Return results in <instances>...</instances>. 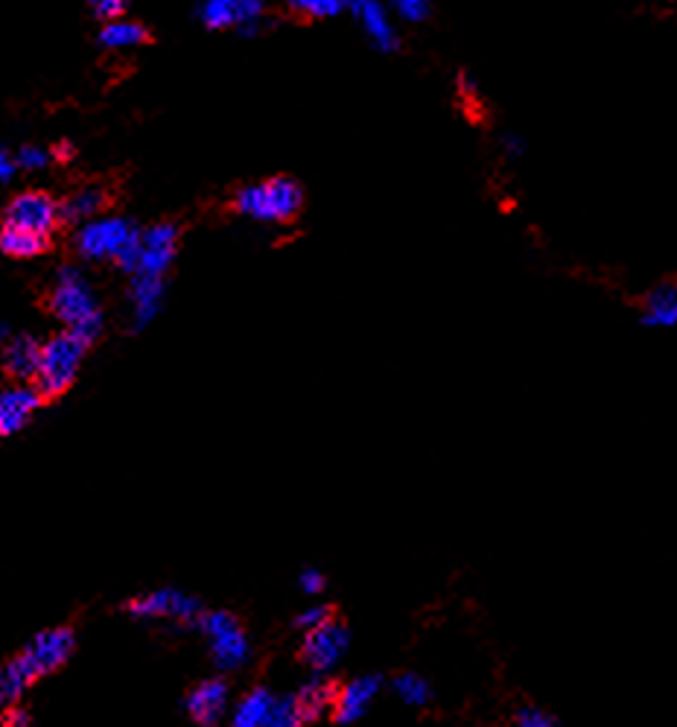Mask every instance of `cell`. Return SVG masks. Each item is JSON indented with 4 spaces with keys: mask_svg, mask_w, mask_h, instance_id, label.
Masks as SVG:
<instances>
[{
    "mask_svg": "<svg viewBox=\"0 0 677 727\" xmlns=\"http://www.w3.org/2000/svg\"><path fill=\"white\" fill-rule=\"evenodd\" d=\"M50 310L62 321L68 334L82 339L85 345L96 342L105 328V316L100 310V298H96L91 280L85 278L80 266H62L50 289Z\"/></svg>",
    "mask_w": 677,
    "mask_h": 727,
    "instance_id": "obj_1",
    "label": "cell"
},
{
    "mask_svg": "<svg viewBox=\"0 0 677 727\" xmlns=\"http://www.w3.org/2000/svg\"><path fill=\"white\" fill-rule=\"evenodd\" d=\"M304 208V187L289 176L264 178L239 187L234 196V211L252 223L280 225L293 223Z\"/></svg>",
    "mask_w": 677,
    "mask_h": 727,
    "instance_id": "obj_2",
    "label": "cell"
},
{
    "mask_svg": "<svg viewBox=\"0 0 677 727\" xmlns=\"http://www.w3.org/2000/svg\"><path fill=\"white\" fill-rule=\"evenodd\" d=\"M178 225L158 223L137 234L135 246L129 248L126 257L120 260V269H126L129 278L144 280H167V273L173 269L178 252Z\"/></svg>",
    "mask_w": 677,
    "mask_h": 727,
    "instance_id": "obj_3",
    "label": "cell"
},
{
    "mask_svg": "<svg viewBox=\"0 0 677 727\" xmlns=\"http://www.w3.org/2000/svg\"><path fill=\"white\" fill-rule=\"evenodd\" d=\"M85 351L89 345L71 336L68 330L48 342L41 345V362H39V375H35V389H39L44 398H57L64 395L73 386L76 375H80L82 360H85Z\"/></svg>",
    "mask_w": 677,
    "mask_h": 727,
    "instance_id": "obj_4",
    "label": "cell"
},
{
    "mask_svg": "<svg viewBox=\"0 0 677 727\" xmlns=\"http://www.w3.org/2000/svg\"><path fill=\"white\" fill-rule=\"evenodd\" d=\"M137 234L141 232L129 223L126 216L109 214L82 223L73 243H76V252L85 260H114V264H120L129 248L135 246Z\"/></svg>",
    "mask_w": 677,
    "mask_h": 727,
    "instance_id": "obj_5",
    "label": "cell"
},
{
    "mask_svg": "<svg viewBox=\"0 0 677 727\" xmlns=\"http://www.w3.org/2000/svg\"><path fill=\"white\" fill-rule=\"evenodd\" d=\"M199 632L205 634L214 664L223 672H237L248 664L252 657V643H248L246 628L237 623V616L225 611H211L199 616Z\"/></svg>",
    "mask_w": 677,
    "mask_h": 727,
    "instance_id": "obj_6",
    "label": "cell"
},
{
    "mask_svg": "<svg viewBox=\"0 0 677 727\" xmlns=\"http://www.w3.org/2000/svg\"><path fill=\"white\" fill-rule=\"evenodd\" d=\"M73 646H76V639H73L71 628H48V632L35 634L24 646V652L12 657V664L18 666V672L32 687L44 675L62 669L68 664V657L73 655Z\"/></svg>",
    "mask_w": 677,
    "mask_h": 727,
    "instance_id": "obj_7",
    "label": "cell"
},
{
    "mask_svg": "<svg viewBox=\"0 0 677 727\" xmlns=\"http://www.w3.org/2000/svg\"><path fill=\"white\" fill-rule=\"evenodd\" d=\"M129 614L135 620H164V623H199L205 614L196 596L176 591V587H161V591L141 593L137 600L129 602Z\"/></svg>",
    "mask_w": 677,
    "mask_h": 727,
    "instance_id": "obj_8",
    "label": "cell"
},
{
    "mask_svg": "<svg viewBox=\"0 0 677 727\" xmlns=\"http://www.w3.org/2000/svg\"><path fill=\"white\" fill-rule=\"evenodd\" d=\"M348 648H351V632H348V625L327 620L319 628L304 632L301 657L304 664L310 666L316 675H327V672H334L336 666L342 664Z\"/></svg>",
    "mask_w": 677,
    "mask_h": 727,
    "instance_id": "obj_9",
    "label": "cell"
},
{
    "mask_svg": "<svg viewBox=\"0 0 677 727\" xmlns=\"http://www.w3.org/2000/svg\"><path fill=\"white\" fill-rule=\"evenodd\" d=\"M3 223L53 237V232L62 225V211H59V202L50 193L27 191L9 199L7 211H3Z\"/></svg>",
    "mask_w": 677,
    "mask_h": 727,
    "instance_id": "obj_10",
    "label": "cell"
},
{
    "mask_svg": "<svg viewBox=\"0 0 677 727\" xmlns=\"http://www.w3.org/2000/svg\"><path fill=\"white\" fill-rule=\"evenodd\" d=\"M348 16L353 18L362 30L371 48L380 53H394L400 48L398 27L391 18V9L383 0H348Z\"/></svg>",
    "mask_w": 677,
    "mask_h": 727,
    "instance_id": "obj_11",
    "label": "cell"
},
{
    "mask_svg": "<svg viewBox=\"0 0 677 727\" xmlns=\"http://www.w3.org/2000/svg\"><path fill=\"white\" fill-rule=\"evenodd\" d=\"M380 678L377 675H359V678L348 680L345 687L336 689V702H334V719L339 725H353L371 710V704L380 696Z\"/></svg>",
    "mask_w": 677,
    "mask_h": 727,
    "instance_id": "obj_12",
    "label": "cell"
},
{
    "mask_svg": "<svg viewBox=\"0 0 677 727\" xmlns=\"http://www.w3.org/2000/svg\"><path fill=\"white\" fill-rule=\"evenodd\" d=\"M44 395L27 383H16L0 389V436H16L30 424V418L39 412Z\"/></svg>",
    "mask_w": 677,
    "mask_h": 727,
    "instance_id": "obj_13",
    "label": "cell"
},
{
    "mask_svg": "<svg viewBox=\"0 0 677 727\" xmlns=\"http://www.w3.org/2000/svg\"><path fill=\"white\" fill-rule=\"evenodd\" d=\"M228 698H232V693L223 678L199 680L187 696V713L199 727H214L228 710Z\"/></svg>",
    "mask_w": 677,
    "mask_h": 727,
    "instance_id": "obj_14",
    "label": "cell"
},
{
    "mask_svg": "<svg viewBox=\"0 0 677 727\" xmlns=\"http://www.w3.org/2000/svg\"><path fill=\"white\" fill-rule=\"evenodd\" d=\"M0 362H3V371L16 380H35L39 375V362H41V342L30 334H18L9 336L3 342V354H0Z\"/></svg>",
    "mask_w": 677,
    "mask_h": 727,
    "instance_id": "obj_15",
    "label": "cell"
},
{
    "mask_svg": "<svg viewBox=\"0 0 677 727\" xmlns=\"http://www.w3.org/2000/svg\"><path fill=\"white\" fill-rule=\"evenodd\" d=\"M164 293H167V280L132 278V284H129L132 328L144 330L146 325H152V321L158 319L161 307H164Z\"/></svg>",
    "mask_w": 677,
    "mask_h": 727,
    "instance_id": "obj_16",
    "label": "cell"
},
{
    "mask_svg": "<svg viewBox=\"0 0 677 727\" xmlns=\"http://www.w3.org/2000/svg\"><path fill=\"white\" fill-rule=\"evenodd\" d=\"M639 319L648 328H675L677 325V280H663L643 298Z\"/></svg>",
    "mask_w": 677,
    "mask_h": 727,
    "instance_id": "obj_17",
    "label": "cell"
},
{
    "mask_svg": "<svg viewBox=\"0 0 677 727\" xmlns=\"http://www.w3.org/2000/svg\"><path fill=\"white\" fill-rule=\"evenodd\" d=\"M109 208V191L100 187V184H85L76 193H71L68 199L59 202V211H62V223L68 225H82L94 219L96 214H103Z\"/></svg>",
    "mask_w": 677,
    "mask_h": 727,
    "instance_id": "obj_18",
    "label": "cell"
},
{
    "mask_svg": "<svg viewBox=\"0 0 677 727\" xmlns=\"http://www.w3.org/2000/svg\"><path fill=\"white\" fill-rule=\"evenodd\" d=\"M48 248H50V234L27 232V228H18V225H9V223L0 225V252L7 257L30 260V257L44 255Z\"/></svg>",
    "mask_w": 677,
    "mask_h": 727,
    "instance_id": "obj_19",
    "label": "cell"
},
{
    "mask_svg": "<svg viewBox=\"0 0 677 727\" xmlns=\"http://www.w3.org/2000/svg\"><path fill=\"white\" fill-rule=\"evenodd\" d=\"M295 696H298V704H301L304 716H307L310 725H316L319 719H325L327 713H334L336 687L325 678V675H316V678L307 680V684H304V687L298 689Z\"/></svg>",
    "mask_w": 677,
    "mask_h": 727,
    "instance_id": "obj_20",
    "label": "cell"
},
{
    "mask_svg": "<svg viewBox=\"0 0 677 727\" xmlns=\"http://www.w3.org/2000/svg\"><path fill=\"white\" fill-rule=\"evenodd\" d=\"M271 704H275V693H269L266 687L252 689L234 707L232 727H266L271 716Z\"/></svg>",
    "mask_w": 677,
    "mask_h": 727,
    "instance_id": "obj_21",
    "label": "cell"
},
{
    "mask_svg": "<svg viewBox=\"0 0 677 727\" xmlns=\"http://www.w3.org/2000/svg\"><path fill=\"white\" fill-rule=\"evenodd\" d=\"M96 41H100V48H105V50H132V48H141V44H146V41H150V32H146L144 24H137V21L117 18V21H109V24H103V30H100Z\"/></svg>",
    "mask_w": 677,
    "mask_h": 727,
    "instance_id": "obj_22",
    "label": "cell"
},
{
    "mask_svg": "<svg viewBox=\"0 0 677 727\" xmlns=\"http://www.w3.org/2000/svg\"><path fill=\"white\" fill-rule=\"evenodd\" d=\"M196 18L207 30H228L237 27V0H199Z\"/></svg>",
    "mask_w": 677,
    "mask_h": 727,
    "instance_id": "obj_23",
    "label": "cell"
},
{
    "mask_svg": "<svg viewBox=\"0 0 677 727\" xmlns=\"http://www.w3.org/2000/svg\"><path fill=\"white\" fill-rule=\"evenodd\" d=\"M394 696H398L403 704H409V707H427L432 698V687L423 675L403 672V675L394 678Z\"/></svg>",
    "mask_w": 677,
    "mask_h": 727,
    "instance_id": "obj_24",
    "label": "cell"
},
{
    "mask_svg": "<svg viewBox=\"0 0 677 727\" xmlns=\"http://www.w3.org/2000/svg\"><path fill=\"white\" fill-rule=\"evenodd\" d=\"M266 727H310L307 716H304L301 704H298V696H275V704H271V716L269 725Z\"/></svg>",
    "mask_w": 677,
    "mask_h": 727,
    "instance_id": "obj_25",
    "label": "cell"
},
{
    "mask_svg": "<svg viewBox=\"0 0 677 727\" xmlns=\"http://www.w3.org/2000/svg\"><path fill=\"white\" fill-rule=\"evenodd\" d=\"M289 7L312 21H330L348 12V0H289Z\"/></svg>",
    "mask_w": 677,
    "mask_h": 727,
    "instance_id": "obj_26",
    "label": "cell"
},
{
    "mask_svg": "<svg viewBox=\"0 0 677 727\" xmlns=\"http://www.w3.org/2000/svg\"><path fill=\"white\" fill-rule=\"evenodd\" d=\"M264 12H266V0H237V27L234 30L239 35H257L260 27H264Z\"/></svg>",
    "mask_w": 677,
    "mask_h": 727,
    "instance_id": "obj_27",
    "label": "cell"
},
{
    "mask_svg": "<svg viewBox=\"0 0 677 727\" xmlns=\"http://www.w3.org/2000/svg\"><path fill=\"white\" fill-rule=\"evenodd\" d=\"M391 16L407 21V24H423L432 12L430 0H389Z\"/></svg>",
    "mask_w": 677,
    "mask_h": 727,
    "instance_id": "obj_28",
    "label": "cell"
},
{
    "mask_svg": "<svg viewBox=\"0 0 677 727\" xmlns=\"http://www.w3.org/2000/svg\"><path fill=\"white\" fill-rule=\"evenodd\" d=\"M50 161H53V152L44 150V146H21L16 155L18 170H27V173H41V170L50 167Z\"/></svg>",
    "mask_w": 677,
    "mask_h": 727,
    "instance_id": "obj_29",
    "label": "cell"
},
{
    "mask_svg": "<svg viewBox=\"0 0 677 727\" xmlns=\"http://www.w3.org/2000/svg\"><path fill=\"white\" fill-rule=\"evenodd\" d=\"M496 150L505 161H520L529 152L526 137L514 132V129H502L500 135H496Z\"/></svg>",
    "mask_w": 677,
    "mask_h": 727,
    "instance_id": "obj_30",
    "label": "cell"
},
{
    "mask_svg": "<svg viewBox=\"0 0 677 727\" xmlns=\"http://www.w3.org/2000/svg\"><path fill=\"white\" fill-rule=\"evenodd\" d=\"M89 3H91V16H94L96 21H103V24L123 18V12L129 9V0H89Z\"/></svg>",
    "mask_w": 677,
    "mask_h": 727,
    "instance_id": "obj_31",
    "label": "cell"
},
{
    "mask_svg": "<svg viewBox=\"0 0 677 727\" xmlns=\"http://www.w3.org/2000/svg\"><path fill=\"white\" fill-rule=\"evenodd\" d=\"M509 727H558L550 713L541 710V707H523L517 710V716L511 719Z\"/></svg>",
    "mask_w": 677,
    "mask_h": 727,
    "instance_id": "obj_32",
    "label": "cell"
},
{
    "mask_svg": "<svg viewBox=\"0 0 677 727\" xmlns=\"http://www.w3.org/2000/svg\"><path fill=\"white\" fill-rule=\"evenodd\" d=\"M327 620H334V614H330V607H327V605H310V607H307V611H301V614H298L295 625H298L301 632H312V628H319V625H325Z\"/></svg>",
    "mask_w": 677,
    "mask_h": 727,
    "instance_id": "obj_33",
    "label": "cell"
},
{
    "mask_svg": "<svg viewBox=\"0 0 677 727\" xmlns=\"http://www.w3.org/2000/svg\"><path fill=\"white\" fill-rule=\"evenodd\" d=\"M298 587H301L307 596H319V593L327 587L325 573H321V570H316V567L301 570V576H298Z\"/></svg>",
    "mask_w": 677,
    "mask_h": 727,
    "instance_id": "obj_34",
    "label": "cell"
},
{
    "mask_svg": "<svg viewBox=\"0 0 677 727\" xmlns=\"http://www.w3.org/2000/svg\"><path fill=\"white\" fill-rule=\"evenodd\" d=\"M3 727H32L30 710H24L21 704H9V710L3 713Z\"/></svg>",
    "mask_w": 677,
    "mask_h": 727,
    "instance_id": "obj_35",
    "label": "cell"
},
{
    "mask_svg": "<svg viewBox=\"0 0 677 727\" xmlns=\"http://www.w3.org/2000/svg\"><path fill=\"white\" fill-rule=\"evenodd\" d=\"M16 173H18L16 155H9L7 150H0V187H7V184L16 178Z\"/></svg>",
    "mask_w": 677,
    "mask_h": 727,
    "instance_id": "obj_36",
    "label": "cell"
},
{
    "mask_svg": "<svg viewBox=\"0 0 677 727\" xmlns=\"http://www.w3.org/2000/svg\"><path fill=\"white\" fill-rule=\"evenodd\" d=\"M459 91H462L464 100H479V85L471 73H462V76H459Z\"/></svg>",
    "mask_w": 677,
    "mask_h": 727,
    "instance_id": "obj_37",
    "label": "cell"
},
{
    "mask_svg": "<svg viewBox=\"0 0 677 727\" xmlns=\"http://www.w3.org/2000/svg\"><path fill=\"white\" fill-rule=\"evenodd\" d=\"M9 336H12V334H9V325H7V321H0V345L7 342Z\"/></svg>",
    "mask_w": 677,
    "mask_h": 727,
    "instance_id": "obj_38",
    "label": "cell"
},
{
    "mask_svg": "<svg viewBox=\"0 0 677 727\" xmlns=\"http://www.w3.org/2000/svg\"><path fill=\"white\" fill-rule=\"evenodd\" d=\"M280 3H289V0H280Z\"/></svg>",
    "mask_w": 677,
    "mask_h": 727,
    "instance_id": "obj_39",
    "label": "cell"
}]
</instances>
